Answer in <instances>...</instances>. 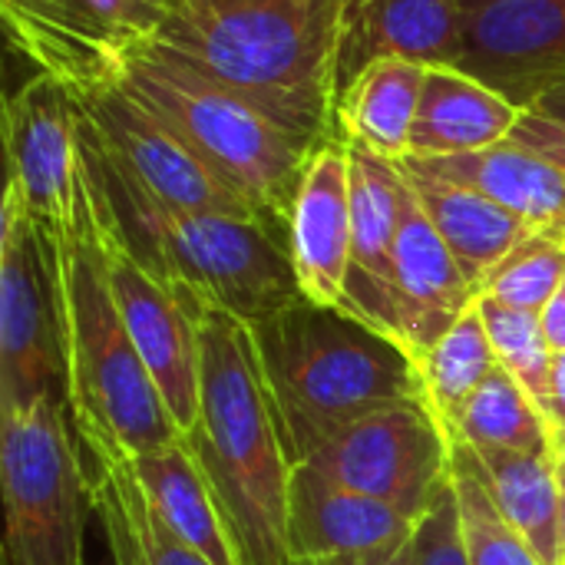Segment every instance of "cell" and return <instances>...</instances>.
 Returning a JSON list of instances; mask_svg holds the SVG:
<instances>
[{"instance_id": "cell-31", "label": "cell", "mask_w": 565, "mask_h": 565, "mask_svg": "<svg viewBox=\"0 0 565 565\" xmlns=\"http://www.w3.org/2000/svg\"><path fill=\"white\" fill-rule=\"evenodd\" d=\"M454 487L460 497L470 565H543L536 559V553L500 516V510L487 497L483 483L477 480L473 467L467 463L457 444H454Z\"/></svg>"}, {"instance_id": "cell-32", "label": "cell", "mask_w": 565, "mask_h": 565, "mask_svg": "<svg viewBox=\"0 0 565 565\" xmlns=\"http://www.w3.org/2000/svg\"><path fill=\"white\" fill-rule=\"evenodd\" d=\"M414 565H470L463 516H460V497L450 483L440 490L434 507L417 520L414 530Z\"/></svg>"}, {"instance_id": "cell-29", "label": "cell", "mask_w": 565, "mask_h": 565, "mask_svg": "<svg viewBox=\"0 0 565 565\" xmlns=\"http://www.w3.org/2000/svg\"><path fill=\"white\" fill-rule=\"evenodd\" d=\"M480 318L487 324L497 364H503L543 407L550 394V371H553V344L543 328V315L510 308L497 298L477 295Z\"/></svg>"}, {"instance_id": "cell-26", "label": "cell", "mask_w": 565, "mask_h": 565, "mask_svg": "<svg viewBox=\"0 0 565 565\" xmlns=\"http://www.w3.org/2000/svg\"><path fill=\"white\" fill-rule=\"evenodd\" d=\"M89 460L93 516L99 520L113 565H212L179 543L152 513L126 454L89 450Z\"/></svg>"}, {"instance_id": "cell-16", "label": "cell", "mask_w": 565, "mask_h": 565, "mask_svg": "<svg viewBox=\"0 0 565 565\" xmlns=\"http://www.w3.org/2000/svg\"><path fill=\"white\" fill-rule=\"evenodd\" d=\"M394 291L397 338L414 358L427 354L477 305V288L467 281L454 252L427 218L407 175L394 242Z\"/></svg>"}, {"instance_id": "cell-6", "label": "cell", "mask_w": 565, "mask_h": 565, "mask_svg": "<svg viewBox=\"0 0 565 565\" xmlns=\"http://www.w3.org/2000/svg\"><path fill=\"white\" fill-rule=\"evenodd\" d=\"M116 83L152 106L258 218L288 238V215L311 146L156 40L126 60Z\"/></svg>"}, {"instance_id": "cell-25", "label": "cell", "mask_w": 565, "mask_h": 565, "mask_svg": "<svg viewBox=\"0 0 565 565\" xmlns=\"http://www.w3.org/2000/svg\"><path fill=\"white\" fill-rule=\"evenodd\" d=\"M427 66L384 56L367 63L338 96V132L381 159L404 162L411 156V132L424 93Z\"/></svg>"}, {"instance_id": "cell-39", "label": "cell", "mask_w": 565, "mask_h": 565, "mask_svg": "<svg viewBox=\"0 0 565 565\" xmlns=\"http://www.w3.org/2000/svg\"><path fill=\"white\" fill-rule=\"evenodd\" d=\"M559 447H565V430H556V450Z\"/></svg>"}, {"instance_id": "cell-24", "label": "cell", "mask_w": 565, "mask_h": 565, "mask_svg": "<svg viewBox=\"0 0 565 565\" xmlns=\"http://www.w3.org/2000/svg\"><path fill=\"white\" fill-rule=\"evenodd\" d=\"M129 467L146 493V503L179 543H185L205 563L238 565L228 526L185 437L156 454L129 457Z\"/></svg>"}, {"instance_id": "cell-23", "label": "cell", "mask_w": 565, "mask_h": 565, "mask_svg": "<svg viewBox=\"0 0 565 565\" xmlns=\"http://www.w3.org/2000/svg\"><path fill=\"white\" fill-rule=\"evenodd\" d=\"M401 169H404L411 189L417 192L427 218L434 222V228L440 232V238L454 252L457 265L463 268L467 281L480 295L490 271L516 245H523L533 235V228L473 185L440 179V175H427V172H417L404 162H401Z\"/></svg>"}, {"instance_id": "cell-14", "label": "cell", "mask_w": 565, "mask_h": 565, "mask_svg": "<svg viewBox=\"0 0 565 565\" xmlns=\"http://www.w3.org/2000/svg\"><path fill=\"white\" fill-rule=\"evenodd\" d=\"M457 66L526 109L543 89L565 83V0L473 3Z\"/></svg>"}, {"instance_id": "cell-37", "label": "cell", "mask_w": 565, "mask_h": 565, "mask_svg": "<svg viewBox=\"0 0 565 565\" xmlns=\"http://www.w3.org/2000/svg\"><path fill=\"white\" fill-rule=\"evenodd\" d=\"M530 109H540V113H546V116L565 119V83H556V86L543 89V93L530 103Z\"/></svg>"}, {"instance_id": "cell-7", "label": "cell", "mask_w": 565, "mask_h": 565, "mask_svg": "<svg viewBox=\"0 0 565 565\" xmlns=\"http://www.w3.org/2000/svg\"><path fill=\"white\" fill-rule=\"evenodd\" d=\"M70 420V404L53 397L0 414V565H86L93 470L79 460Z\"/></svg>"}, {"instance_id": "cell-36", "label": "cell", "mask_w": 565, "mask_h": 565, "mask_svg": "<svg viewBox=\"0 0 565 565\" xmlns=\"http://www.w3.org/2000/svg\"><path fill=\"white\" fill-rule=\"evenodd\" d=\"M543 328H546V338H550L553 351H565V281L559 295L543 311Z\"/></svg>"}, {"instance_id": "cell-8", "label": "cell", "mask_w": 565, "mask_h": 565, "mask_svg": "<svg viewBox=\"0 0 565 565\" xmlns=\"http://www.w3.org/2000/svg\"><path fill=\"white\" fill-rule=\"evenodd\" d=\"M70 404L63 255L56 228L7 189L0 209V414Z\"/></svg>"}, {"instance_id": "cell-30", "label": "cell", "mask_w": 565, "mask_h": 565, "mask_svg": "<svg viewBox=\"0 0 565 565\" xmlns=\"http://www.w3.org/2000/svg\"><path fill=\"white\" fill-rule=\"evenodd\" d=\"M565 281V242L533 232L516 245L483 281L480 295L497 298L510 308L543 315L546 305L559 295Z\"/></svg>"}, {"instance_id": "cell-27", "label": "cell", "mask_w": 565, "mask_h": 565, "mask_svg": "<svg viewBox=\"0 0 565 565\" xmlns=\"http://www.w3.org/2000/svg\"><path fill=\"white\" fill-rule=\"evenodd\" d=\"M454 444L559 457L553 417L503 364H497L490 377L477 387V394L467 401Z\"/></svg>"}, {"instance_id": "cell-41", "label": "cell", "mask_w": 565, "mask_h": 565, "mask_svg": "<svg viewBox=\"0 0 565 565\" xmlns=\"http://www.w3.org/2000/svg\"><path fill=\"white\" fill-rule=\"evenodd\" d=\"M467 3H470V7H473V3H487V0H467Z\"/></svg>"}, {"instance_id": "cell-3", "label": "cell", "mask_w": 565, "mask_h": 565, "mask_svg": "<svg viewBox=\"0 0 565 565\" xmlns=\"http://www.w3.org/2000/svg\"><path fill=\"white\" fill-rule=\"evenodd\" d=\"M195 318L202 391L185 444L228 526L238 565H295L288 553L295 463L262 381L252 331L199 301Z\"/></svg>"}, {"instance_id": "cell-38", "label": "cell", "mask_w": 565, "mask_h": 565, "mask_svg": "<svg viewBox=\"0 0 565 565\" xmlns=\"http://www.w3.org/2000/svg\"><path fill=\"white\" fill-rule=\"evenodd\" d=\"M556 473H559V490H563V543H565V460H556Z\"/></svg>"}, {"instance_id": "cell-2", "label": "cell", "mask_w": 565, "mask_h": 565, "mask_svg": "<svg viewBox=\"0 0 565 565\" xmlns=\"http://www.w3.org/2000/svg\"><path fill=\"white\" fill-rule=\"evenodd\" d=\"M79 172L96 222L152 278L245 324L305 298L288 238L262 218L182 212L156 199L79 109Z\"/></svg>"}, {"instance_id": "cell-15", "label": "cell", "mask_w": 565, "mask_h": 565, "mask_svg": "<svg viewBox=\"0 0 565 565\" xmlns=\"http://www.w3.org/2000/svg\"><path fill=\"white\" fill-rule=\"evenodd\" d=\"M351 232V146L334 136L308 156L288 215V255L308 301L344 308Z\"/></svg>"}, {"instance_id": "cell-13", "label": "cell", "mask_w": 565, "mask_h": 565, "mask_svg": "<svg viewBox=\"0 0 565 565\" xmlns=\"http://www.w3.org/2000/svg\"><path fill=\"white\" fill-rule=\"evenodd\" d=\"M96 228L106 252L109 285L119 315L129 328V338L152 384L159 387L172 420L179 424L182 434H189L199 417V391H202V348H199L195 301L152 278L109 232H103L99 222Z\"/></svg>"}, {"instance_id": "cell-28", "label": "cell", "mask_w": 565, "mask_h": 565, "mask_svg": "<svg viewBox=\"0 0 565 565\" xmlns=\"http://www.w3.org/2000/svg\"><path fill=\"white\" fill-rule=\"evenodd\" d=\"M417 367L424 384V404L454 444L467 401L497 367V354L480 308L473 305L427 354H420Z\"/></svg>"}, {"instance_id": "cell-1", "label": "cell", "mask_w": 565, "mask_h": 565, "mask_svg": "<svg viewBox=\"0 0 565 565\" xmlns=\"http://www.w3.org/2000/svg\"><path fill=\"white\" fill-rule=\"evenodd\" d=\"M351 0H169L156 43L305 146L338 132Z\"/></svg>"}, {"instance_id": "cell-40", "label": "cell", "mask_w": 565, "mask_h": 565, "mask_svg": "<svg viewBox=\"0 0 565 565\" xmlns=\"http://www.w3.org/2000/svg\"><path fill=\"white\" fill-rule=\"evenodd\" d=\"M556 454H559V460H565V447H559V450H556Z\"/></svg>"}, {"instance_id": "cell-9", "label": "cell", "mask_w": 565, "mask_h": 565, "mask_svg": "<svg viewBox=\"0 0 565 565\" xmlns=\"http://www.w3.org/2000/svg\"><path fill=\"white\" fill-rule=\"evenodd\" d=\"M0 13L10 43L73 96L116 83L162 23L142 0H0Z\"/></svg>"}, {"instance_id": "cell-10", "label": "cell", "mask_w": 565, "mask_h": 565, "mask_svg": "<svg viewBox=\"0 0 565 565\" xmlns=\"http://www.w3.org/2000/svg\"><path fill=\"white\" fill-rule=\"evenodd\" d=\"M305 467L420 520L450 483L454 444L424 404H404L351 424Z\"/></svg>"}, {"instance_id": "cell-34", "label": "cell", "mask_w": 565, "mask_h": 565, "mask_svg": "<svg viewBox=\"0 0 565 565\" xmlns=\"http://www.w3.org/2000/svg\"><path fill=\"white\" fill-rule=\"evenodd\" d=\"M295 565H414V536L387 546V550H374V553H354V556H334V559H308V563Z\"/></svg>"}, {"instance_id": "cell-18", "label": "cell", "mask_w": 565, "mask_h": 565, "mask_svg": "<svg viewBox=\"0 0 565 565\" xmlns=\"http://www.w3.org/2000/svg\"><path fill=\"white\" fill-rule=\"evenodd\" d=\"M417 520H411L407 513L381 500H371L364 493L344 490L305 463H298L291 473V497H288L291 563L387 550L411 540Z\"/></svg>"}, {"instance_id": "cell-20", "label": "cell", "mask_w": 565, "mask_h": 565, "mask_svg": "<svg viewBox=\"0 0 565 565\" xmlns=\"http://www.w3.org/2000/svg\"><path fill=\"white\" fill-rule=\"evenodd\" d=\"M523 106L480 76L440 63L427 66L414 132L411 159H444L490 149L516 129Z\"/></svg>"}, {"instance_id": "cell-21", "label": "cell", "mask_w": 565, "mask_h": 565, "mask_svg": "<svg viewBox=\"0 0 565 565\" xmlns=\"http://www.w3.org/2000/svg\"><path fill=\"white\" fill-rule=\"evenodd\" d=\"M404 166L473 185L503 209H510L516 218H523L533 232L565 242V172L516 139H503L490 149L444 159L407 156Z\"/></svg>"}, {"instance_id": "cell-12", "label": "cell", "mask_w": 565, "mask_h": 565, "mask_svg": "<svg viewBox=\"0 0 565 565\" xmlns=\"http://www.w3.org/2000/svg\"><path fill=\"white\" fill-rule=\"evenodd\" d=\"M7 189L20 205L63 228L79 202V103L53 76L36 73L3 103Z\"/></svg>"}, {"instance_id": "cell-33", "label": "cell", "mask_w": 565, "mask_h": 565, "mask_svg": "<svg viewBox=\"0 0 565 565\" xmlns=\"http://www.w3.org/2000/svg\"><path fill=\"white\" fill-rule=\"evenodd\" d=\"M510 139L530 146L533 152L546 156L550 162H556L565 172V119H556V116H546L540 109H523L516 129L510 132Z\"/></svg>"}, {"instance_id": "cell-17", "label": "cell", "mask_w": 565, "mask_h": 565, "mask_svg": "<svg viewBox=\"0 0 565 565\" xmlns=\"http://www.w3.org/2000/svg\"><path fill=\"white\" fill-rule=\"evenodd\" d=\"M351 146V142H348ZM404 169L361 146H351V268L344 308L397 338L394 242L401 225ZM401 341V338H397Z\"/></svg>"}, {"instance_id": "cell-42", "label": "cell", "mask_w": 565, "mask_h": 565, "mask_svg": "<svg viewBox=\"0 0 565 565\" xmlns=\"http://www.w3.org/2000/svg\"><path fill=\"white\" fill-rule=\"evenodd\" d=\"M358 3H364V0H351V7H358Z\"/></svg>"}, {"instance_id": "cell-35", "label": "cell", "mask_w": 565, "mask_h": 565, "mask_svg": "<svg viewBox=\"0 0 565 565\" xmlns=\"http://www.w3.org/2000/svg\"><path fill=\"white\" fill-rule=\"evenodd\" d=\"M546 414L553 417L556 430H565V351H556V358H553L550 394H546Z\"/></svg>"}, {"instance_id": "cell-11", "label": "cell", "mask_w": 565, "mask_h": 565, "mask_svg": "<svg viewBox=\"0 0 565 565\" xmlns=\"http://www.w3.org/2000/svg\"><path fill=\"white\" fill-rule=\"evenodd\" d=\"M99 142L162 202L182 212L258 218L255 209L136 93L109 83L76 96ZM265 222V218H262Z\"/></svg>"}, {"instance_id": "cell-19", "label": "cell", "mask_w": 565, "mask_h": 565, "mask_svg": "<svg viewBox=\"0 0 565 565\" xmlns=\"http://www.w3.org/2000/svg\"><path fill=\"white\" fill-rule=\"evenodd\" d=\"M467 0H364L351 7L341 43V86L384 56L457 66L467 50Z\"/></svg>"}, {"instance_id": "cell-22", "label": "cell", "mask_w": 565, "mask_h": 565, "mask_svg": "<svg viewBox=\"0 0 565 565\" xmlns=\"http://www.w3.org/2000/svg\"><path fill=\"white\" fill-rule=\"evenodd\" d=\"M457 447L463 450L500 516L536 553V559L543 565H565L563 490L556 473L559 457H533L470 444Z\"/></svg>"}, {"instance_id": "cell-4", "label": "cell", "mask_w": 565, "mask_h": 565, "mask_svg": "<svg viewBox=\"0 0 565 565\" xmlns=\"http://www.w3.org/2000/svg\"><path fill=\"white\" fill-rule=\"evenodd\" d=\"M248 331L295 467L371 414L424 404L407 344L348 308L298 298Z\"/></svg>"}, {"instance_id": "cell-5", "label": "cell", "mask_w": 565, "mask_h": 565, "mask_svg": "<svg viewBox=\"0 0 565 565\" xmlns=\"http://www.w3.org/2000/svg\"><path fill=\"white\" fill-rule=\"evenodd\" d=\"M56 238L63 255L70 417L83 447L142 457L182 440L185 434L172 420L119 315L83 175L76 212Z\"/></svg>"}]
</instances>
